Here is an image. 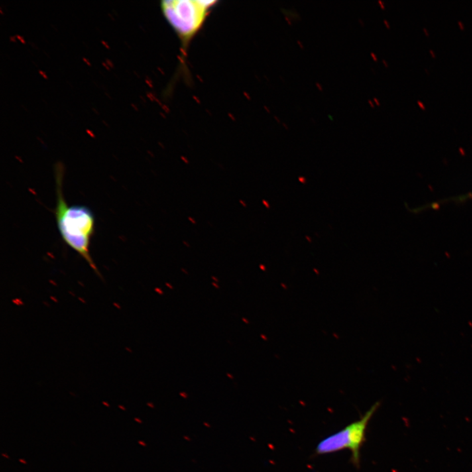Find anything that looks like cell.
Segmentation results:
<instances>
[{
  "label": "cell",
  "mask_w": 472,
  "mask_h": 472,
  "mask_svg": "<svg viewBox=\"0 0 472 472\" xmlns=\"http://www.w3.org/2000/svg\"><path fill=\"white\" fill-rule=\"evenodd\" d=\"M368 103H369V105H371V107H374V103L372 100H368Z\"/></svg>",
  "instance_id": "cell-22"
},
{
  "label": "cell",
  "mask_w": 472,
  "mask_h": 472,
  "mask_svg": "<svg viewBox=\"0 0 472 472\" xmlns=\"http://www.w3.org/2000/svg\"><path fill=\"white\" fill-rule=\"evenodd\" d=\"M315 85H316V86H317V87H318V89H319V90H320V91H322V90H323L322 85H321L320 84V83H318V82H316V83H315Z\"/></svg>",
  "instance_id": "cell-14"
},
{
  "label": "cell",
  "mask_w": 472,
  "mask_h": 472,
  "mask_svg": "<svg viewBox=\"0 0 472 472\" xmlns=\"http://www.w3.org/2000/svg\"><path fill=\"white\" fill-rule=\"evenodd\" d=\"M213 286H215V288H217V289L219 288V287L218 286L217 284H215V283H213Z\"/></svg>",
  "instance_id": "cell-35"
},
{
  "label": "cell",
  "mask_w": 472,
  "mask_h": 472,
  "mask_svg": "<svg viewBox=\"0 0 472 472\" xmlns=\"http://www.w3.org/2000/svg\"><path fill=\"white\" fill-rule=\"evenodd\" d=\"M430 55H431V56H432V58H433V59L436 58V56H435V54L434 52H433V51L430 50Z\"/></svg>",
  "instance_id": "cell-18"
},
{
  "label": "cell",
  "mask_w": 472,
  "mask_h": 472,
  "mask_svg": "<svg viewBox=\"0 0 472 472\" xmlns=\"http://www.w3.org/2000/svg\"><path fill=\"white\" fill-rule=\"evenodd\" d=\"M16 38H17L18 40H19L22 44H25V40H24V38L22 37V36L18 35V34H17V35H16Z\"/></svg>",
  "instance_id": "cell-7"
},
{
  "label": "cell",
  "mask_w": 472,
  "mask_h": 472,
  "mask_svg": "<svg viewBox=\"0 0 472 472\" xmlns=\"http://www.w3.org/2000/svg\"><path fill=\"white\" fill-rule=\"evenodd\" d=\"M3 456H5V457L7 458V459H9V457H8L7 455H4V454H3Z\"/></svg>",
  "instance_id": "cell-45"
},
{
  "label": "cell",
  "mask_w": 472,
  "mask_h": 472,
  "mask_svg": "<svg viewBox=\"0 0 472 472\" xmlns=\"http://www.w3.org/2000/svg\"><path fill=\"white\" fill-rule=\"evenodd\" d=\"M182 160H183V162H184L185 164H189L188 161L187 160L186 158H184V157H182Z\"/></svg>",
  "instance_id": "cell-29"
},
{
  "label": "cell",
  "mask_w": 472,
  "mask_h": 472,
  "mask_svg": "<svg viewBox=\"0 0 472 472\" xmlns=\"http://www.w3.org/2000/svg\"><path fill=\"white\" fill-rule=\"evenodd\" d=\"M92 111H93V112H94V113H96L97 115H99V111H97V109H95V108L93 107V108H92Z\"/></svg>",
  "instance_id": "cell-27"
},
{
  "label": "cell",
  "mask_w": 472,
  "mask_h": 472,
  "mask_svg": "<svg viewBox=\"0 0 472 472\" xmlns=\"http://www.w3.org/2000/svg\"><path fill=\"white\" fill-rule=\"evenodd\" d=\"M182 271L183 272H184L185 274H188V273H187V272L185 271V270H184V269H183V268H182Z\"/></svg>",
  "instance_id": "cell-42"
},
{
  "label": "cell",
  "mask_w": 472,
  "mask_h": 472,
  "mask_svg": "<svg viewBox=\"0 0 472 472\" xmlns=\"http://www.w3.org/2000/svg\"><path fill=\"white\" fill-rule=\"evenodd\" d=\"M239 203H241V204L242 205V206L244 207H247V205H246V203L244 202L243 200H241V199H240Z\"/></svg>",
  "instance_id": "cell-21"
},
{
  "label": "cell",
  "mask_w": 472,
  "mask_h": 472,
  "mask_svg": "<svg viewBox=\"0 0 472 472\" xmlns=\"http://www.w3.org/2000/svg\"><path fill=\"white\" fill-rule=\"evenodd\" d=\"M382 62L384 63V64L385 65V66H386V67H388V66H389V65H388V62H386V61L385 60H384V59H382Z\"/></svg>",
  "instance_id": "cell-25"
},
{
  "label": "cell",
  "mask_w": 472,
  "mask_h": 472,
  "mask_svg": "<svg viewBox=\"0 0 472 472\" xmlns=\"http://www.w3.org/2000/svg\"><path fill=\"white\" fill-rule=\"evenodd\" d=\"M113 11L114 12V13L115 14V15H116V14H117V17H118V16H119V15H118L117 12L116 11L115 9H113Z\"/></svg>",
  "instance_id": "cell-38"
},
{
  "label": "cell",
  "mask_w": 472,
  "mask_h": 472,
  "mask_svg": "<svg viewBox=\"0 0 472 472\" xmlns=\"http://www.w3.org/2000/svg\"><path fill=\"white\" fill-rule=\"evenodd\" d=\"M108 15L109 16L110 18H111L112 20H115V18H113V15H112L111 14L108 13Z\"/></svg>",
  "instance_id": "cell-31"
},
{
  "label": "cell",
  "mask_w": 472,
  "mask_h": 472,
  "mask_svg": "<svg viewBox=\"0 0 472 472\" xmlns=\"http://www.w3.org/2000/svg\"><path fill=\"white\" fill-rule=\"evenodd\" d=\"M458 24H459V27L460 28H461L462 30H465V26H464L463 22H462L461 21H459V22H458Z\"/></svg>",
  "instance_id": "cell-11"
},
{
  "label": "cell",
  "mask_w": 472,
  "mask_h": 472,
  "mask_svg": "<svg viewBox=\"0 0 472 472\" xmlns=\"http://www.w3.org/2000/svg\"><path fill=\"white\" fill-rule=\"evenodd\" d=\"M105 62L106 63H107L108 65H109V66H110V68H115V64H114L113 61H112L111 59L106 58Z\"/></svg>",
  "instance_id": "cell-5"
},
{
  "label": "cell",
  "mask_w": 472,
  "mask_h": 472,
  "mask_svg": "<svg viewBox=\"0 0 472 472\" xmlns=\"http://www.w3.org/2000/svg\"><path fill=\"white\" fill-rule=\"evenodd\" d=\"M16 38H16V36H11L9 37L10 40H11L12 42H15V43L17 42V39H16Z\"/></svg>",
  "instance_id": "cell-12"
},
{
  "label": "cell",
  "mask_w": 472,
  "mask_h": 472,
  "mask_svg": "<svg viewBox=\"0 0 472 472\" xmlns=\"http://www.w3.org/2000/svg\"><path fill=\"white\" fill-rule=\"evenodd\" d=\"M38 72H39V74L41 75V76H42L43 77H44L45 79H48V76H47L46 73H45L44 71L42 70H39Z\"/></svg>",
  "instance_id": "cell-8"
},
{
  "label": "cell",
  "mask_w": 472,
  "mask_h": 472,
  "mask_svg": "<svg viewBox=\"0 0 472 472\" xmlns=\"http://www.w3.org/2000/svg\"><path fill=\"white\" fill-rule=\"evenodd\" d=\"M472 199V192L468 193L467 194L461 195L455 197H453L449 200L451 201H455V202H463V201H467L468 199Z\"/></svg>",
  "instance_id": "cell-4"
},
{
  "label": "cell",
  "mask_w": 472,
  "mask_h": 472,
  "mask_svg": "<svg viewBox=\"0 0 472 472\" xmlns=\"http://www.w3.org/2000/svg\"><path fill=\"white\" fill-rule=\"evenodd\" d=\"M297 43H298V44L299 45V46H300L301 48H302V49L304 48V46H303V45L302 44V43H301L300 40H297Z\"/></svg>",
  "instance_id": "cell-24"
},
{
  "label": "cell",
  "mask_w": 472,
  "mask_h": 472,
  "mask_svg": "<svg viewBox=\"0 0 472 472\" xmlns=\"http://www.w3.org/2000/svg\"><path fill=\"white\" fill-rule=\"evenodd\" d=\"M384 24H386V27H387L388 28H390L389 22H388L387 20L384 19Z\"/></svg>",
  "instance_id": "cell-17"
},
{
  "label": "cell",
  "mask_w": 472,
  "mask_h": 472,
  "mask_svg": "<svg viewBox=\"0 0 472 472\" xmlns=\"http://www.w3.org/2000/svg\"><path fill=\"white\" fill-rule=\"evenodd\" d=\"M286 19L287 20H288V22H289V23H290V24H292V21H291V20L289 19L288 17H286Z\"/></svg>",
  "instance_id": "cell-32"
},
{
  "label": "cell",
  "mask_w": 472,
  "mask_h": 472,
  "mask_svg": "<svg viewBox=\"0 0 472 472\" xmlns=\"http://www.w3.org/2000/svg\"><path fill=\"white\" fill-rule=\"evenodd\" d=\"M358 20H359V21L360 23H361V24H362V25H363V26L365 25V24H364V22H363V20H362V19H358Z\"/></svg>",
  "instance_id": "cell-30"
},
{
  "label": "cell",
  "mask_w": 472,
  "mask_h": 472,
  "mask_svg": "<svg viewBox=\"0 0 472 472\" xmlns=\"http://www.w3.org/2000/svg\"><path fill=\"white\" fill-rule=\"evenodd\" d=\"M166 286L168 287H170V289H173L172 287L171 286L170 284H166Z\"/></svg>",
  "instance_id": "cell-40"
},
{
  "label": "cell",
  "mask_w": 472,
  "mask_h": 472,
  "mask_svg": "<svg viewBox=\"0 0 472 472\" xmlns=\"http://www.w3.org/2000/svg\"><path fill=\"white\" fill-rule=\"evenodd\" d=\"M29 44L30 45V46H32V47H33V48L36 49H38V47L36 46V45L34 44V43L29 42Z\"/></svg>",
  "instance_id": "cell-23"
},
{
  "label": "cell",
  "mask_w": 472,
  "mask_h": 472,
  "mask_svg": "<svg viewBox=\"0 0 472 472\" xmlns=\"http://www.w3.org/2000/svg\"><path fill=\"white\" fill-rule=\"evenodd\" d=\"M86 131L87 133H88L89 134H90L91 135L93 136V134L92 133V132H91V131H89V130L88 129H87Z\"/></svg>",
  "instance_id": "cell-34"
},
{
  "label": "cell",
  "mask_w": 472,
  "mask_h": 472,
  "mask_svg": "<svg viewBox=\"0 0 472 472\" xmlns=\"http://www.w3.org/2000/svg\"><path fill=\"white\" fill-rule=\"evenodd\" d=\"M82 59H83V60L84 61V62H85V63H86V64H87V65H89V66H91V64L90 62H89V61L88 60H87V59L86 58H82Z\"/></svg>",
  "instance_id": "cell-16"
},
{
  "label": "cell",
  "mask_w": 472,
  "mask_h": 472,
  "mask_svg": "<svg viewBox=\"0 0 472 472\" xmlns=\"http://www.w3.org/2000/svg\"><path fill=\"white\" fill-rule=\"evenodd\" d=\"M371 56L372 58H373L374 60H375V61L378 60L377 56H376V55L374 54V53L371 52Z\"/></svg>",
  "instance_id": "cell-15"
},
{
  "label": "cell",
  "mask_w": 472,
  "mask_h": 472,
  "mask_svg": "<svg viewBox=\"0 0 472 472\" xmlns=\"http://www.w3.org/2000/svg\"><path fill=\"white\" fill-rule=\"evenodd\" d=\"M378 3H379L380 6H381L382 9H385V5H384V3L383 1H381V0H378Z\"/></svg>",
  "instance_id": "cell-13"
},
{
  "label": "cell",
  "mask_w": 472,
  "mask_h": 472,
  "mask_svg": "<svg viewBox=\"0 0 472 472\" xmlns=\"http://www.w3.org/2000/svg\"><path fill=\"white\" fill-rule=\"evenodd\" d=\"M417 104H418V107H420L421 109L423 110V111H425V110H426V107H425V105L422 103V102L418 101H417Z\"/></svg>",
  "instance_id": "cell-6"
},
{
  "label": "cell",
  "mask_w": 472,
  "mask_h": 472,
  "mask_svg": "<svg viewBox=\"0 0 472 472\" xmlns=\"http://www.w3.org/2000/svg\"><path fill=\"white\" fill-rule=\"evenodd\" d=\"M373 100H374V101L375 102L376 105H377L378 106L380 105L379 100H378V99H376V97H374Z\"/></svg>",
  "instance_id": "cell-19"
},
{
  "label": "cell",
  "mask_w": 472,
  "mask_h": 472,
  "mask_svg": "<svg viewBox=\"0 0 472 472\" xmlns=\"http://www.w3.org/2000/svg\"><path fill=\"white\" fill-rule=\"evenodd\" d=\"M243 321H245V323H248V321H247V319H245L243 318Z\"/></svg>",
  "instance_id": "cell-43"
},
{
  "label": "cell",
  "mask_w": 472,
  "mask_h": 472,
  "mask_svg": "<svg viewBox=\"0 0 472 472\" xmlns=\"http://www.w3.org/2000/svg\"><path fill=\"white\" fill-rule=\"evenodd\" d=\"M102 64H103V66L105 67L107 70H111V68H110V66L107 64V63H106V62H102Z\"/></svg>",
  "instance_id": "cell-10"
},
{
  "label": "cell",
  "mask_w": 472,
  "mask_h": 472,
  "mask_svg": "<svg viewBox=\"0 0 472 472\" xmlns=\"http://www.w3.org/2000/svg\"><path fill=\"white\" fill-rule=\"evenodd\" d=\"M380 406L376 402L361 417L337 433L319 441L315 448L316 455H324L348 449L351 451V461L355 467L360 464V449L365 440L366 430L370 420Z\"/></svg>",
  "instance_id": "cell-3"
},
{
  "label": "cell",
  "mask_w": 472,
  "mask_h": 472,
  "mask_svg": "<svg viewBox=\"0 0 472 472\" xmlns=\"http://www.w3.org/2000/svg\"><path fill=\"white\" fill-rule=\"evenodd\" d=\"M63 169L60 163L57 164L56 179L57 205L55 209L59 233L65 242L78 253L100 276L90 255L91 238L94 235L95 219L91 209L85 205H68L63 194Z\"/></svg>",
  "instance_id": "cell-1"
},
{
  "label": "cell",
  "mask_w": 472,
  "mask_h": 472,
  "mask_svg": "<svg viewBox=\"0 0 472 472\" xmlns=\"http://www.w3.org/2000/svg\"><path fill=\"white\" fill-rule=\"evenodd\" d=\"M423 30H424V34H426V36H429V33L428 32V30H426V28H423Z\"/></svg>",
  "instance_id": "cell-26"
},
{
  "label": "cell",
  "mask_w": 472,
  "mask_h": 472,
  "mask_svg": "<svg viewBox=\"0 0 472 472\" xmlns=\"http://www.w3.org/2000/svg\"><path fill=\"white\" fill-rule=\"evenodd\" d=\"M283 125H284L285 127L287 128V129H289L288 126L287 125L286 123H283Z\"/></svg>",
  "instance_id": "cell-39"
},
{
  "label": "cell",
  "mask_w": 472,
  "mask_h": 472,
  "mask_svg": "<svg viewBox=\"0 0 472 472\" xmlns=\"http://www.w3.org/2000/svg\"><path fill=\"white\" fill-rule=\"evenodd\" d=\"M182 243H183V244H184V245H186L187 247H190V244H188V243H187L186 241H182Z\"/></svg>",
  "instance_id": "cell-28"
},
{
  "label": "cell",
  "mask_w": 472,
  "mask_h": 472,
  "mask_svg": "<svg viewBox=\"0 0 472 472\" xmlns=\"http://www.w3.org/2000/svg\"><path fill=\"white\" fill-rule=\"evenodd\" d=\"M101 44H103V46H105L106 48L108 49V50H109V49L111 48H110L109 44H108L107 43L105 42V41L101 40Z\"/></svg>",
  "instance_id": "cell-9"
},
{
  "label": "cell",
  "mask_w": 472,
  "mask_h": 472,
  "mask_svg": "<svg viewBox=\"0 0 472 472\" xmlns=\"http://www.w3.org/2000/svg\"><path fill=\"white\" fill-rule=\"evenodd\" d=\"M105 95H107V96L109 97V99H112V97L111 96V95H110L109 93H108L107 92H105Z\"/></svg>",
  "instance_id": "cell-33"
},
{
  "label": "cell",
  "mask_w": 472,
  "mask_h": 472,
  "mask_svg": "<svg viewBox=\"0 0 472 472\" xmlns=\"http://www.w3.org/2000/svg\"><path fill=\"white\" fill-rule=\"evenodd\" d=\"M212 278L213 279V280L217 281V282H218L217 279L216 278H215V277H212Z\"/></svg>",
  "instance_id": "cell-41"
},
{
  "label": "cell",
  "mask_w": 472,
  "mask_h": 472,
  "mask_svg": "<svg viewBox=\"0 0 472 472\" xmlns=\"http://www.w3.org/2000/svg\"><path fill=\"white\" fill-rule=\"evenodd\" d=\"M103 123L105 124V125L109 126V124H108L107 122L105 121V120H103Z\"/></svg>",
  "instance_id": "cell-36"
},
{
  "label": "cell",
  "mask_w": 472,
  "mask_h": 472,
  "mask_svg": "<svg viewBox=\"0 0 472 472\" xmlns=\"http://www.w3.org/2000/svg\"><path fill=\"white\" fill-rule=\"evenodd\" d=\"M188 220L190 221V222H191V223L194 224V225L196 223V221H195L194 219H193L192 217H188Z\"/></svg>",
  "instance_id": "cell-20"
},
{
  "label": "cell",
  "mask_w": 472,
  "mask_h": 472,
  "mask_svg": "<svg viewBox=\"0 0 472 472\" xmlns=\"http://www.w3.org/2000/svg\"><path fill=\"white\" fill-rule=\"evenodd\" d=\"M218 1L164 0L160 2L165 19L176 32L186 58L189 45L199 33Z\"/></svg>",
  "instance_id": "cell-2"
},
{
  "label": "cell",
  "mask_w": 472,
  "mask_h": 472,
  "mask_svg": "<svg viewBox=\"0 0 472 472\" xmlns=\"http://www.w3.org/2000/svg\"><path fill=\"white\" fill-rule=\"evenodd\" d=\"M19 461H20V463H24V464H26V462L24 461H23V460L20 459Z\"/></svg>",
  "instance_id": "cell-37"
},
{
  "label": "cell",
  "mask_w": 472,
  "mask_h": 472,
  "mask_svg": "<svg viewBox=\"0 0 472 472\" xmlns=\"http://www.w3.org/2000/svg\"><path fill=\"white\" fill-rule=\"evenodd\" d=\"M0 13H1V14H3V11H2L1 8H0Z\"/></svg>",
  "instance_id": "cell-44"
}]
</instances>
